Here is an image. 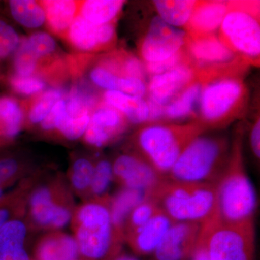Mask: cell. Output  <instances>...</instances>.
<instances>
[{
    "label": "cell",
    "instance_id": "obj_2",
    "mask_svg": "<svg viewBox=\"0 0 260 260\" xmlns=\"http://www.w3.org/2000/svg\"><path fill=\"white\" fill-rule=\"evenodd\" d=\"M205 130L197 120L181 124L150 123L135 134V145L138 155L158 174L167 177L186 147Z\"/></svg>",
    "mask_w": 260,
    "mask_h": 260
},
{
    "label": "cell",
    "instance_id": "obj_30",
    "mask_svg": "<svg viewBox=\"0 0 260 260\" xmlns=\"http://www.w3.org/2000/svg\"><path fill=\"white\" fill-rule=\"evenodd\" d=\"M94 166L90 160L80 158L75 160L71 169L70 181L75 190L80 193L90 191Z\"/></svg>",
    "mask_w": 260,
    "mask_h": 260
},
{
    "label": "cell",
    "instance_id": "obj_27",
    "mask_svg": "<svg viewBox=\"0 0 260 260\" xmlns=\"http://www.w3.org/2000/svg\"><path fill=\"white\" fill-rule=\"evenodd\" d=\"M13 18L23 26L37 28L46 21V14L42 5L32 0H11L8 2Z\"/></svg>",
    "mask_w": 260,
    "mask_h": 260
},
{
    "label": "cell",
    "instance_id": "obj_12",
    "mask_svg": "<svg viewBox=\"0 0 260 260\" xmlns=\"http://www.w3.org/2000/svg\"><path fill=\"white\" fill-rule=\"evenodd\" d=\"M203 224L175 222L154 251L155 260H188L199 242Z\"/></svg>",
    "mask_w": 260,
    "mask_h": 260
},
{
    "label": "cell",
    "instance_id": "obj_19",
    "mask_svg": "<svg viewBox=\"0 0 260 260\" xmlns=\"http://www.w3.org/2000/svg\"><path fill=\"white\" fill-rule=\"evenodd\" d=\"M75 238L62 232H53L37 244L34 260H80Z\"/></svg>",
    "mask_w": 260,
    "mask_h": 260
},
{
    "label": "cell",
    "instance_id": "obj_24",
    "mask_svg": "<svg viewBox=\"0 0 260 260\" xmlns=\"http://www.w3.org/2000/svg\"><path fill=\"white\" fill-rule=\"evenodd\" d=\"M45 11L46 20L53 31L68 32L78 15L80 4L70 0H47L40 3Z\"/></svg>",
    "mask_w": 260,
    "mask_h": 260
},
{
    "label": "cell",
    "instance_id": "obj_45",
    "mask_svg": "<svg viewBox=\"0 0 260 260\" xmlns=\"http://www.w3.org/2000/svg\"><path fill=\"white\" fill-rule=\"evenodd\" d=\"M5 186L0 183V200L4 198V188Z\"/></svg>",
    "mask_w": 260,
    "mask_h": 260
},
{
    "label": "cell",
    "instance_id": "obj_44",
    "mask_svg": "<svg viewBox=\"0 0 260 260\" xmlns=\"http://www.w3.org/2000/svg\"><path fill=\"white\" fill-rule=\"evenodd\" d=\"M109 260H138L136 258L133 257V256H131L129 255H127V254H118L117 255L114 256L112 259Z\"/></svg>",
    "mask_w": 260,
    "mask_h": 260
},
{
    "label": "cell",
    "instance_id": "obj_22",
    "mask_svg": "<svg viewBox=\"0 0 260 260\" xmlns=\"http://www.w3.org/2000/svg\"><path fill=\"white\" fill-rule=\"evenodd\" d=\"M104 102L119 111L132 124H141L149 122L150 110L144 98L133 96L127 94L108 90L104 94Z\"/></svg>",
    "mask_w": 260,
    "mask_h": 260
},
{
    "label": "cell",
    "instance_id": "obj_31",
    "mask_svg": "<svg viewBox=\"0 0 260 260\" xmlns=\"http://www.w3.org/2000/svg\"><path fill=\"white\" fill-rule=\"evenodd\" d=\"M62 93L59 90L50 89L44 92L32 105L29 112V119L34 124L42 122L50 113L54 105L61 100Z\"/></svg>",
    "mask_w": 260,
    "mask_h": 260
},
{
    "label": "cell",
    "instance_id": "obj_38",
    "mask_svg": "<svg viewBox=\"0 0 260 260\" xmlns=\"http://www.w3.org/2000/svg\"><path fill=\"white\" fill-rule=\"evenodd\" d=\"M11 85L18 93L24 95H32L42 91L45 83L34 76L23 77L15 75L11 79Z\"/></svg>",
    "mask_w": 260,
    "mask_h": 260
},
{
    "label": "cell",
    "instance_id": "obj_42",
    "mask_svg": "<svg viewBox=\"0 0 260 260\" xmlns=\"http://www.w3.org/2000/svg\"><path fill=\"white\" fill-rule=\"evenodd\" d=\"M5 200L4 198L0 200V228L3 226L5 223H6L8 220H11V212L7 208L5 205Z\"/></svg>",
    "mask_w": 260,
    "mask_h": 260
},
{
    "label": "cell",
    "instance_id": "obj_23",
    "mask_svg": "<svg viewBox=\"0 0 260 260\" xmlns=\"http://www.w3.org/2000/svg\"><path fill=\"white\" fill-rule=\"evenodd\" d=\"M203 83L201 80H195L171 101L164 107V118L179 120L194 117L196 120Z\"/></svg>",
    "mask_w": 260,
    "mask_h": 260
},
{
    "label": "cell",
    "instance_id": "obj_5",
    "mask_svg": "<svg viewBox=\"0 0 260 260\" xmlns=\"http://www.w3.org/2000/svg\"><path fill=\"white\" fill-rule=\"evenodd\" d=\"M248 90L240 77H219L203 83L196 120L205 129H219L240 118L246 109Z\"/></svg>",
    "mask_w": 260,
    "mask_h": 260
},
{
    "label": "cell",
    "instance_id": "obj_7",
    "mask_svg": "<svg viewBox=\"0 0 260 260\" xmlns=\"http://www.w3.org/2000/svg\"><path fill=\"white\" fill-rule=\"evenodd\" d=\"M259 3L229 2V10L218 30V37L246 64L259 66Z\"/></svg>",
    "mask_w": 260,
    "mask_h": 260
},
{
    "label": "cell",
    "instance_id": "obj_14",
    "mask_svg": "<svg viewBox=\"0 0 260 260\" xmlns=\"http://www.w3.org/2000/svg\"><path fill=\"white\" fill-rule=\"evenodd\" d=\"M114 178L123 187L150 192L166 177L155 172L141 157L124 154L112 165Z\"/></svg>",
    "mask_w": 260,
    "mask_h": 260
},
{
    "label": "cell",
    "instance_id": "obj_16",
    "mask_svg": "<svg viewBox=\"0 0 260 260\" xmlns=\"http://www.w3.org/2000/svg\"><path fill=\"white\" fill-rule=\"evenodd\" d=\"M71 44L83 51L103 49L112 44L115 39V28L113 23L95 25L77 15L68 30Z\"/></svg>",
    "mask_w": 260,
    "mask_h": 260
},
{
    "label": "cell",
    "instance_id": "obj_33",
    "mask_svg": "<svg viewBox=\"0 0 260 260\" xmlns=\"http://www.w3.org/2000/svg\"><path fill=\"white\" fill-rule=\"evenodd\" d=\"M39 58L34 51L27 45L25 41L20 42L14 54V67L17 75L32 76L37 68Z\"/></svg>",
    "mask_w": 260,
    "mask_h": 260
},
{
    "label": "cell",
    "instance_id": "obj_3",
    "mask_svg": "<svg viewBox=\"0 0 260 260\" xmlns=\"http://www.w3.org/2000/svg\"><path fill=\"white\" fill-rule=\"evenodd\" d=\"M108 196L77 209L73 215L75 239L84 260H109L120 253L122 239L113 226Z\"/></svg>",
    "mask_w": 260,
    "mask_h": 260
},
{
    "label": "cell",
    "instance_id": "obj_26",
    "mask_svg": "<svg viewBox=\"0 0 260 260\" xmlns=\"http://www.w3.org/2000/svg\"><path fill=\"white\" fill-rule=\"evenodd\" d=\"M124 4L121 0H88L80 3L78 15L95 25L112 23Z\"/></svg>",
    "mask_w": 260,
    "mask_h": 260
},
{
    "label": "cell",
    "instance_id": "obj_4",
    "mask_svg": "<svg viewBox=\"0 0 260 260\" xmlns=\"http://www.w3.org/2000/svg\"><path fill=\"white\" fill-rule=\"evenodd\" d=\"M215 184L220 221L232 225L254 222L257 198L244 168L240 137L234 141L226 167Z\"/></svg>",
    "mask_w": 260,
    "mask_h": 260
},
{
    "label": "cell",
    "instance_id": "obj_18",
    "mask_svg": "<svg viewBox=\"0 0 260 260\" xmlns=\"http://www.w3.org/2000/svg\"><path fill=\"white\" fill-rule=\"evenodd\" d=\"M175 221L160 211L138 230L126 236L124 241L138 255L153 254L168 230Z\"/></svg>",
    "mask_w": 260,
    "mask_h": 260
},
{
    "label": "cell",
    "instance_id": "obj_40",
    "mask_svg": "<svg viewBox=\"0 0 260 260\" xmlns=\"http://www.w3.org/2000/svg\"><path fill=\"white\" fill-rule=\"evenodd\" d=\"M250 146L256 158L260 157V119L254 121L250 132Z\"/></svg>",
    "mask_w": 260,
    "mask_h": 260
},
{
    "label": "cell",
    "instance_id": "obj_36",
    "mask_svg": "<svg viewBox=\"0 0 260 260\" xmlns=\"http://www.w3.org/2000/svg\"><path fill=\"white\" fill-rule=\"evenodd\" d=\"M185 63L191 62L186 55L185 49H183L175 55L165 60L157 61V62L144 63V65L147 74L153 76V75L162 74L177 68L179 65L185 64Z\"/></svg>",
    "mask_w": 260,
    "mask_h": 260
},
{
    "label": "cell",
    "instance_id": "obj_1",
    "mask_svg": "<svg viewBox=\"0 0 260 260\" xmlns=\"http://www.w3.org/2000/svg\"><path fill=\"white\" fill-rule=\"evenodd\" d=\"M148 194L174 221L204 224L218 218L215 183L186 182L166 177Z\"/></svg>",
    "mask_w": 260,
    "mask_h": 260
},
{
    "label": "cell",
    "instance_id": "obj_32",
    "mask_svg": "<svg viewBox=\"0 0 260 260\" xmlns=\"http://www.w3.org/2000/svg\"><path fill=\"white\" fill-rule=\"evenodd\" d=\"M114 179L112 165L107 160H103L94 166L93 178L90 191L97 198H103L109 189ZM106 196V195H105Z\"/></svg>",
    "mask_w": 260,
    "mask_h": 260
},
{
    "label": "cell",
    "instance_id": "obj_28",
    "mask_svg": "<svg viewBox=\"0 0 260 260\" xmlns=\"http://www.w3.org/2000/svg\"><path fill=\"white\" fill-rule=\"evenodd\" d=\"M162 211L153 200L147 198L133 210L130 213L123 231V237L138 230L145 223H148L156 214Z\"/></svg>",
    "mask_w": 260,
    "mask_h": 260
},
{
    "label": "cell",
    "instance_id": "obj_41",
    "mask_svg": "<svg viewBox=\"0 0 260 260\" xmlns=\"http://www.w3.org/2000/svg\"><path fill=\"white\" fill-rule=\"evenodd\" d=\"M191 260H209L208 259V254H207L206 249H205L204 244L202 242L201 239H199L196 248H195L194 252L191 256Z\"/></svg>",
    "mask_w": 260,
    "mask_h": 260
},
{
    "label": "cell",
    "instance_id": "obj_17",
    "mask_svg": "<svg viewBox=\"0 0 260 260\" xmlns=\"http://www.w3.org/2000/svg\"><path fill=\"white\" fill-rule=\"evenodd\" d=\"M229 2L198 1L184 30L189 38L215 35L229 10Z\"/></svg>",
    "mask_w": 260,
    "mask_h": 260
},
{
    "label": "cell",
    "instance_id": "obj_25",
    "mask_svg": "<svg viewBox=\"0 0 260 260\" xmlns=\"http://www.w3.org/2000/svg\"><path fill=\"white\" fill-rule=\"evenodd\" d=\"M198 1L194 0H155L153 5L158 17L168 25L185 28Z\"/></svg>",
    "mask_w": 260,
    "mask_h": 260
},
{
    "label": "cell",
    "instance_id": "obj_9",
    "mask_svg": "<svg viewBox=\"0 0 260 260\" xmlns=\"http://www.w3.org/2000/svg\"><path fill=\"white\" fill-rule=\"evenodd\" d=\"M95 99L83 95L75 90L68 99L56 103L50 113L41 123L45 130L56 129L68 140H77L83 136L90 123V108Z\"/></svg>",
    "mask_w": 260,
    "mask_h": 260
},
{
    "label": "cell",
    "instance_id": "obj_43",
    "mask_svg": "<svg viewBox=\"0 0 260 260\" xmlns=\"http://www.w3.org/2000/svg\"><path fill=\"white\" fill-rule=\"evenodd\" d=\"M8 140H9V139H8L6 135L4 121H3L1 114H0V146L6 143Z\"/></svg>",
    "mask_w": 260,
    "mask_h": 260
},
{
    "label": "cell",
    "instance_id": "obj_37",
    "mask_svg": "<svg viewBox=\"0 0 260 260\" xmlns=\"http://www.w3.org/2000/svg\"><path fill=\"white\" fill-rule=\"evenodd\" d=\"M121 77L118 76L104 66L96 67L90 73V79L99 88L108 90H116L119 88V80Z\"/></svg>",
    "mask_w": 260,
    "mask_h": 260
},
{
    "label": "cell",
    "instance_id": "obj_10",
    "mask_svg": "<svg viewBox=\"0 0 260 260\" xmlns=\"http://www.w3.org/2000/svg\"><path fill=\"white\" fill-rule=\"evenodd\" d=\"M186 41L185 30L171 26L155 16L142 41L140 56L144 63L165 60L184 49Z\"/></svg>",
    "mask_w": 260,
    "mask_h": 260
},
{
    "label": "cell",
    "instance_id": "obj_11",
    "mask_svg": "<svg viewBox=\"0 0 260 260\" xmlns=\"http://www.w3.org/2000/svg\"><path fill=\"white\" fill-rule=\"evenodd\" d=\"M29 206L32 220L42 228L61 229L72 218L70 206L57 187L47 186L38 188L30 196Z\"/></svg>",
    "mask_w": 260,
    "mask_h": 260
},
{
    "label": "cell",
    "instance_id": "obj_15",
    "mask_svg": "<svg viewBox=\"0 0 260 260\" xmlns=\"http://www.w3.org/2000/svg\"><path fill=\"white\" fill-rule=\"evenodd\" d=\"M126 121L119 111L105 104L90 115L85 141L98 148L105 146L124 131Z\"/></svg>",
    "mask_w": 260,
    "mask_h": 260
},
{
    "label": "cell",
    "instance_id": "obj_35",
    "mask_svg": "<svg viewBox=\"0 0 260 260\" xmlns=\"http://www.w3.org/2000/svg\"><path fill=\"white\" fill-rule=\"evenodd\" d=\"M24 41L39 59L49 55L55 50V41L47 32H36Z\"/></svg>",
    "mask_w": 260,
    "mask_h": 260
},
{
    "label": "cell",
    "instance_id": "obj_13",
    "mask_svg": "<svg viewBox=\"0 0 260 260\" xmlns=\"http://www.w3.org/2000/svg\"><path fill=\"white\" fill-rule=\"evenodd\" d=\"M197 80V70L191 63L179 65L162 74L153 75L147 85V100L164 107Z\"/></svg>",
    "mask_w": 260,
    "mask_h": 260
},
{
    "label": "cell",
    "instance_id": "obj_20",
    "mask_svg": "<svg viewBox=\"0 0 260 260\" xmlns=\"http://www.w3.org/2000/svg\"><path fill=\"white\" fill-rule=\"evenodd\" d=\"M148 198V191L123 187L109 200L112 225L122 241H124L123 231L130 213L137 205Z\"/></svg>",
    "mask_w": 260,
    "mask_h": 260
},
{
    "label": "cell",
    "instance_id": "obj_39",
    "mask_svg": "<svg viewBox=\"0 0 260 260\" xmlns=\"http://www.w3.org/2000/svg\"><path fill=\"white\" fill-rule=\"evenodd\" d=\"M19 172V164L12 158L0 159V183L6 186L13 181Z\"/></svg>",
    "mask_w": 260,
    "mask_h": 260
},
{
    "label": "cell",
    "instance_id": "obj_6",
    "mask_svg": "<svg viewBox=\"0 0 260 260\" xmlns=\"http://www.w3.org/2000/svg\"><path fill=\"white\" fill-rule=\"evenodd\" d=\"M230 153L226 138L200 135L186 147L167 178L215 184L226 167Z\"/></svg>",
    "mask_w": 260,
    "mask_h": 260
},
{
    "label": "cell",
    "instance_id": "obj_21",
    "mask_svg": "<svg viewBox=\"0 0 260 260\" xmlns=\"http://www.w3.org/2000/svg\"><path fill=\"white\" fill-rule=\"evenodd\" d=\"M26 227L18 219H11L0 228V260H30L25 248Z\"/></svg>",
    "mask_w": 260,
    "mask_h": 260
},
{
    "label": "cell",
    "instance_id": "obj_8",
    "mask_svg": "<svg viewBox=\"0 0 260 260\" xmlns=\"http://www.w3.org/2000/svg\"><path fill=\"white\" fill-rule=\"evenodd\" d=\"M200 239L209 260H254V222L232 225L217 218L203 224Z\"/></svg>",
    "mask_w": 260,
    "mask_h": 260
},
{
    "label": "cell",
    "instance_id": "obj_34",
    "mask_svg": "<svg viewBox=\"0 0 260 260\" xmlns=\"http://www.w3.org/2000/svg\"><path fill=\"white\" fill-rule=\"evenodd\" d=\"M20 40L14 28L0 19V70L5 60L15 54Z\"/></svg>",
    "mask_w": 260,
    "mask_h": 260
},
{
    "label": "cell",
    "instance_id": "obj_29",
    "mask_svg": "<svg viewBox=\"0 0 260 260\" xmlns=\"http://www.w3.org/2000/svg\"><path fill=\"white\" fill-rule=\"evenodd\" d=\"M0 114L4 121L8 139L18 134L23 121V112L18 103L10 98L0 99Z\"/></svg>",
    "mask_w": 260,
    "mask_h": 260
}]
</instances>
